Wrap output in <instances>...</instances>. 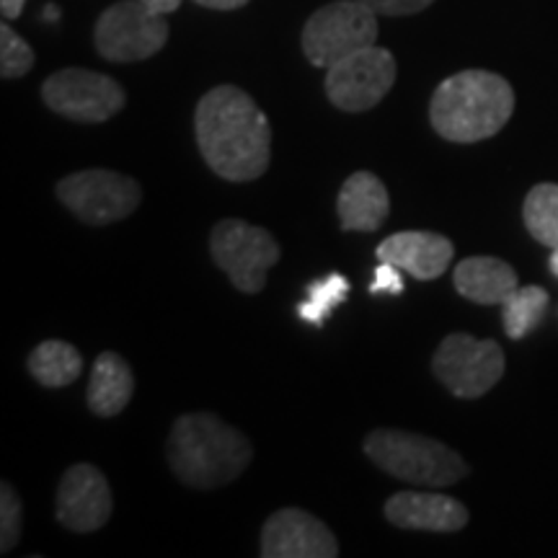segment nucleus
Wrapping results in <instances>:
<instances>
[{"instance_id": "nucleus-25", "label": "nucleus", "mask_w": 558, "mask_h": 558, "mask_svg": "<svg viewBox=\"0 0 558 558\" xmlns=\"http://www.w3.org/2000/svg\"><path fill=\"white\" fill-rule=\"evenodd\" d=\"M378 16H414V13L429 9L435 0H362Z\"/></svg>"}, {"instance_id": "nucleus-5", "label": "nucleus", "mask_w": 558, "mask_h": 558, "mask_svg": "<svg viewBox=\"0 0 558 558\" xmlns=\"http://www.w3.org/2000/svg\"><path fill=\"white\" fill-rule=\"evenodd\" d=\"M303 52L313 68L337 65L378 41V13L362 0H337L305 21Z\"/></svg>"}, {"instance_id": "nucleus-12", "label": "nucleus", "mask_w": 558, "mask_h": 558, "mask_svg": "<svg viewBox=\"0 0 558 558\" xmlns=\"http://www.w3.org/2000/svg\"><path fill=\"white\" fill-rule=\"evenodd\" d=\"M114 499L109 481L90 463H75L58 486V520L73 533H96L111 520Z\"/></svg>"}, {"instance_id": "nucleus-11", "label": "nucleus", "mask_w": 558, "mask_h": 558, "mask_svg": "<svg viewBox=\"0 0 558 558\" xmlns=\"http://www.w3.org/2000/svg\"><path fill=\"white\" fill-rule=\"evenodd\" d=\"M399 65L383 47H365L326 70V96L333 107L349 114L367 111L386 99L393 88Z\"/></svg>"}, {"instance_id": "nucleus-6", "label": "nucleus", "mask_w": 558, "mask_h": 558, "mask_svg": "<svg viewBox=\"0 0 558 558\" xmlns=\"http://www.w3.org/2000/svg\"><path fill=\"white\" fill-rule=\"evenodd\" d=\"M209 254L235 290L254 295L264 290L267 271L279 262L282 248L267 228L228 218L220 220L209 233Z\"/></svg>"}, {"instance_id": "nucleus-4", "label": "nucleus", "mask_w": 558, "mask_h": 558, "mask_svg": "<svg viewBox=\"0 0 558 558\" xmlns=\"http://www.w3.org/2000/svg\"><path fill=\"white\" fill-rule=\"evenodd\" d=\"M362 450L388 476L416 486H452L471 473L460 452L414 432L375 429L365 437Z\"/></svg>"}, {"instance_id": "nucleus-7", "label": "nucleus", "mask_w": 558, "mask_h": 558, "mask_svg": "<svg viewBox=\"0 0 558 558\" xmlns=\"http://www.w3.org/2000/svg\"><path fill=\"white\" fill-rule=\"evenodd\" d=\"M169 41V21L143 0L109 5L96 21V52L109 62H140L158 54Z\"/></svg>"}, {"instance_id": "nucleus-30", "label": "nucleus", "mask_w": 558, "mask_h": 558, "mask_svg": "<svg viewBox=\"0 0 558 558\" xmlns=\"http://www.w3.org/2000/svg\"><path fill=\"white\" fill-rule=\"evenodd\" d=\"M548 269L554 271V277L558 279V248H550V259H548Z\"/></svg>"}, {"instance_id": "nucleus-16", "label": "nucleus", "mask_w": 558, "mask_h": 558, "mask_svg": "<svg viewBox=\"0 0 558 558\" xmlns=\"http://www.w3.org/2000/svg\"><path fill=\"white\" fill-rule=\"evenodd\" d=\"M337 213L347 233H375L390 213L386 184L373 171L352 173L339 190Z\"/></svg>"}, {"instance_id": "nucleus-20", "label": "nucleus", "mask_w": 558, "mask_h": 558, "mask_svg": "<svg viewBox=\"0 0 558 558\" xmlns=\"http://www.w3.org/2000/svg\"><path fill=\"white\" fill-rule=\"evenodd\" d=\"M550 295L541 284H527L518 288L501 303V320H505V333L509 339L520 341L533 333L546 318Z\"/></svg>"}, {"instance_id": "nucleus-19", "label": "nucleus", "mask_w": 558, "mask_h": 558, "mask_svg": "<svg viewBox=\"0 0 558 558\" xmlns=\"http://www.w3.org/2000/svg\"><path fill=\"white\" fill-rule=\"evenodd\" d=\"M32 378L45 388H65L83 373V357L73 344L62 339H47L29 354Z\"/></svg>"}, {"instance_id": "nucleus-21", "label": "nucleus", "mask_w": 558, "mask_h": 558, "mask_svg": "<svg viewBox=\"0 0 558 558\" xmlns=\"http://www.w3.org/2000/svg\"><path fill=\"white\" fill-rule=\"evenodd\" d=\"M527 233L548 248H558V184H538L522 205Z\"/></svg>"}, {"instance_id": "nucleus-18", "label": "nucleus", "mask_w": 558, "mask_h": 558, "mask_svg": "<svg viewBox=\"0 0 558 558\" xmlns=\"http://www.w3.org/2000/svg\"><path fill=\"white\" fill-rule=\"evenodd\" d=\"M135 393V375L128 365V360L117 352H104L96 357L94 369L88 380V409L96 416L111 418L122 414Z\"/></svg>"}, {"instance_id": "nucleus-13", "label": "nucleus", "mask_w": 558, "mask_h": 558, "mask_svg": "<svg viewBox=\"0 0 558 558\" xmlns=\"http://www.w3.org/2000/svg\"><path fill=\"white\" fill-rule=\"evenodd\" d=\"M264 558H337L339 541L329 527L311 512L284 507L264 522Z\"/></svg>"}, {"instance_id": "nucleus-1", "label": "nucleus", "mask_w": 558, "mask_h": 558, "mask_svg": "<svg viewBox=\"0 0 558 558\" xmlns=\"http://www.w3.org/2000/svg\"><path fill=\"white\" fill-rule=\"evenodd\" d=\"M194 135L205 163L226 181H254L271 160V124L246 90L215 86L194 109Z\"/></svg>"}, {"instance_id": "nucleus-15", "label": "nucleus", "mask_w": 558, "mask_h": 558, "mask_svg": "<svg viewBox=\"0 0 558 558\" xmlns=\"http://www.w3.org/2000/svg\"><path fill=\"white\" fill-rule=\"evenodd\" d=\"M380 262L393 264L414 279L432 282L448 271L456 246L448 235L429 233V230H403V233L388 235L386 241L375 248Z\"/></svg>"}, {"instance_id": "nucleus-9", "label": "nucleus", "mask_w": 558, "mask_h": 558, "mask_svg": "<svg viewBox=\"0 0 558 558\" xmlns=\"http://www.w3.org/2000/svg\"><path fill=\"white\" fill-rule=\"evenodd\" d=\"M505 352L497 341L471 333H450L439 341L432 373L458 399H481L505 375Z\"/></svg>"}, {"instance_id": "nucleus-17", "label": "nucleus", "mask_w": 558, "mask_h": 558, "mask_svg": "<svg viewBox=\"0 0 558 558\" xmlns=\"http://www.w3.org/2000/svg\"><path fill=\"white\" fill-rule=\"evenodd\" d=\"M452 284L465 300L478 305H501L518 284V271L497 256H469L452 271Z\"/></svg>"}, {"instance_id": "nucleus-14", "label": "nucleus", "mask_w": 558, "mask_h": 558, "mask_svg": "<svg viewBox=\"0 0 558 558\" xmlns=\"http://www.w3.org/2000/svg\"><path fill=\"white\" fill-rule=\"evenodd\" d=\"M386 518L401 530L422 533H458L469 525V507L437 492H399L386 501Z\"/></svg>"}, {"instance_id": "nucleus-10", "label": "nucleus", "mask_w": 558, "mask_h": 558, "mask_svg": "<svg viewBox=\"0 0 558 558\" xmlns=\"http://www.w3.org/2000/svg\"><path fill=\"white\" fill-rule=\"evenodd\" d=\"M41 99L65 120L99 124L120 114L128 104V94L109 75L86 68H65L41 83Z\"/></svg>"}, {"instance_id": "nucleus-29", "label": "nucleus", "mask_w": 558, "mask_h": 558, "mask_svg": "<svg viewBox=\"0 0 558 558\" xmlns=\"http://www.w3.org/2000/svg\"><path fill=\"white\" fill-rule=\"evenodd\" d=\"M145 5H150L153 11H158V13H171V11H179V5H181V0H143Z\"/></svg>"}, {"instance_id": "nucleus-23", "label": "nucleus", "mask_w": 558, "mask_h": 558, "mask_svg": "<svg viewBox=\"0 0 558 558\" xmlns=\"http://www.w3.org/2000/svg\"><path fill=\"white\" fill-rule=\"evenodd\" d=\"M34 65V50L29 47V41L21 37L19 32L11 29V24L5 21L0 26V75L5 81L21 78L26 75Z\"/></svg>"}, {"instance_id": "nucleus-26", "label": "nucleus", "mask_w": 558, "mask_h": 558, "mask_svg": "<svg viewBox=\"0 0 558 558\" xmlns=\"http://www.w3.org/2000/svg\"><path fill=\"white\" fill-rule=\"evenodd\" d=\"M380 292H388V295H401L403 292L401 269L388 262H380L378 267H375V279L373 284H369V295H380Z\"/></svg>"}, {"instance_id": "nucleus-22", "label": "nucleus", "mask_w": 558, "mask_h": 558, "mask_svg": "<svg viewBox=\"0 0 558 558\" xmlns=\"http://www.w3.org/2000/svg\"><path fill=\"white\" fill-rule=\"evenodd\" d=\"M349 295V279L339 271L326 275L305 288V300L298 305V316L311 326H324L333 308H339Z\"/></svg>"}, {"instance_id": "nucleus-27", "label": "nucleus", "mask_w": 558, "mask_h": 558, "mask_svg": "<svg viewBox=\"0 0 558 558\" xmlns=\"http://www.w3.org/2000/svg\"><path fill=\"white\" fill-rule=\"evenodd\" d=\"M194 3L202 5V9H213V11H235V9H243L248 0H194Z\"/></svg>"}, {"instance_id": "nucleus-3", "label": "nucleus", "mask_w": 558, "mask_h": 558, "mask_svg": "<svg viewBox=\"0 0 558 558\" xmlns=\"http://www.w3.org/2000/svg\"><path fill=\"white\" fill-rule=\"evenodd\" d=\"M251 458L254 448L248 437L220 416L197 411L173 422L169 465L181 484L192 488L228 486L248 469Z\"/></svg>"}, {"instance_id": "nucleus-8", "label": "nucleus", "mask_w": 558, "mask_h": 558, "mask_svg": "<svg viewBox=\"0 0 558 558\" xmlns=\"http://www.w3.org/2000/svg\"><path fill=\"white\" fill-rule=\"evenodd\" d=\"M54 194L75 218L88 226H111L130 218L143 202V190L132 177L109 169L75 171L60 179Z\"/></svg>"}, {"instance_id": "nucleus-2", "label": "nucleus", "mask_w": 558, "mask_h": 558, "mask_svg": "<svg viewBox=\"0 0 558 558\" xmlns=\"http://www.w3.org/2000/svg\"><path fill=\"white\" fill-rule=\"evenodd\" d=\"M514 90L488 70H460L435 88L429 122L439 137L471 145L499 135L512 120Z\"/></svg>"}, {"instance_id": "nucleus-24", "label": "nucleus", "mask_w": 558, "mask_h": 558, "mask_svg": "<svg viewBox=\"0 0 558 558\" xmlns=\"http://www.w3.org/2000/svg\"><path fill=\"white\" fill-rule=\"evenodd\" d=\"M21 527H24V509L21 499L9 481L0 486V550L9 554L19 546Z\"/></svg>"}, {"instance_id": "nucleus-28", "label": "nucleus", "mask_w": 558, "mask_h": 558, "mask_svg": "<svg viewBox=\"0 0 558 558\" xmlns=\"http://www.w3.org/2000/svg\"><path fill=\"white\" fill-rule=\"evenodd\" d=\"M26 0H0V13L5 21H16L24 13Z\"/></svg>"}]
</instances>
